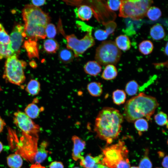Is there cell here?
Here are the masks:
<instances>
[{"label":"cell","instance_id":"obj_2","mask_svg":"<svg viewBox=\"0 0 168 168\" xmlns=\"http://www.w3.org/2000/svg\"><path fill=\"white\" fill-rule=\"evenodd\" d=\"M159 105L155 97L141 93L126 101L123 115L129 123L134 122L143 117L150 120Z\"/></svg>","mask_w":168,"mask_h":168},{"label":"cell","instance_id":"obj_18","mask_svg":"<svg viewBox=\"0 0 168 168\" xmlns=\"http://www.w3.org/2000/svg\"><path fill=\"white\" fill-rule=\"evenodd\" d=\"M114 42L120 50L126 51L129 49L131 47V43L129 38L125 35H121L117 36Z\"/></svg>","mask_w":168,"mask_h":168},{"label":"cell","instance_id":"obj_44","mask_svg":"<svg viewBox=\"0 0 168 168\" xmlns=\"http://www.w3.org/2000/svg\"><path fill=\"white\" fill-rule=\"evenodd\" d=\"M6 125L5 122L0 116V133L2 131Z\"/></svg>","mask_w":168,"mask_h":168},{"label":"cell","instance_id":"obj_20","mask_svg":"<svg viewBox=\"0 0 168 168\" xmlns=\"http://www.w3.org/2000/svg\"><path fill=\"white\" fill-rule=\"evenodd\" d=\"M118 71L116 67L113 64L106 66L101 75L102 78L106 80L114 79L117 76Z\"/></svg>","mask_w":168,"mask_h":168},{"label":"cell","instance_id":"obj_35","mask_svg":"<svg viewBox=\"0 0 168 168\" xmlns=\"http://www.w3.org/2000/svg\"><path fill=\"white\" fill-rule=\"evenodd\" d=\"M121 0H109L106 2L107 7L108 9L112 11H116L120 9Z\"/></svg>","mask_w":168,"mask_h":168},{"label":"cell","instance_id":"obj_50","mask_svg":"<svg viewBox=\"0 0 168 168\" xmlns=\"http://www.w3.org/2000/svg\"><path fill=\"white\" fill-rule=\"evenodd\" d=\"M4 28L2 25L0 23V30H2V29Z\"/></svg>","mask_w":168,"mask_h":168},{"label":"cell","instance_id":"obj_29","mask_svg":"<svg viewBox=\"0 0 168 168\" xmlns=\"http://www.w3.org/2000/svg\"><path fill=\"white\" fill-rule=\"evenodd\" d=\"M135 128L138 132L139 135L142 133L147 130L149 126L147 120L142 118L137 119L134 122Z\"/></svg>","mask_w":168,"mask_h":168},{"label":"cell","instance_id":"obj_23","mask_svg":"<svg viewBox=\"0 0 168 168\" xmlns=\"http://www.w3.org/2000/svg\"><path fill=\"white\" fill-rule=\"evenodd\" d=\"M25 90L31 95L35 96L38 95L40 90V84L38 80L32 79L28 83Z\"/></svg>","mask_w":168,"mask_h":168},{"label":"cell","instance_id":"obj_11","mask_svg":"<svg viewBox=\"0 0 168 168\" xmlns=\"http://www.w3.org/2000/svg\"><path fill=\"white\" fill-rule=\"evenodd\" d=\"M72 140L73 143L72 153V159L75 161L81 160L84 157L81 155V153L85 147V142L76 135L72 137Z\"/></svg>","mask_w":168,"mask_h":168},{"label":"cell","instance_id":"obj_49","mask_svg":"<svg viewBox=\"0 0 168 168\" xmlns=\"http://www.w3.org/2000/svg\"><path fill=\"white\" fill-rule=\"evenodd\" d=\"M3 148V145L2 142L0 141V153L2 152Z\"/></svg>","mask_w":168,"mask_h":168},{"label":"cell","instance_id":"obj_40","mask_svg":"<svg viewBox=\"0 0 168 168\" xmlns=\"http://www.w3.org/2000/svg\"><path fill=\"white\" fill-rule=\"evenodd\" d=\"M130 164L128 159L124 160L117 165L115 168H130Z\"/></svg>","mask_w":168,"mask_h":168},{"label":"cell","instance_id":"obj_38","mask_svg":"<svg viewBox=\"0 0 168 168\" xmlns=\"http://www.w3.org/2000/svg\"><path fill=\"white\" fill-rule=\"evenodd\" d=\"M10 42V37L6 32L4 28L0 30V43L9 44Z\"/></svg>","mask_w":168,"mask_h":168},{"label":"cell","instance_id":"obj_25","mask_svg":"<svg viewBox=\"0 0 168 168\" xmlns=\"http://www.w3.org/2000/svg\"><path fill=\"white\" fill-rule=\"evenodd\" d=\"M112 98L113 103L117 105L124 104L126 99V93L123 90L117 89L113 92Z\"/></svg>","mask_w":168,"mask_h":168},{"label":"cell","instance_id":"obj_14","mask_svg":"<svg viewBox=\"0 0 168 168\" xmlns=\"http://www.w3.org/2000/svg\"><path fill=\"white\" fill-rule=\"evenodd\" d=\"M103 157L102 154L96 156H93L90 154H87L85 158L83 157L80 160V164L84 168H91L96 164H101Z\"/></svg>","mask_w":168,"mask_h":168},{"label":"cell","instance_id":"obj_45","mask_svg":"<svg viewBox=\"0 0 168 168\" xmlns=\"http://www.w3.org/2000/svg\"><path fill=\"white\" fill-rule=\"evenodd\" d=\"M91 168H109L106 166L101 163L96 164L93 167Z\"/></svg>","mask_w":168,"mask_h":168},{"label":"cell","instance_id":"obj_39","mask_svg":"<svg viewBox=\"0 0 168 168\" xmlns=\"http://www.w3.org/2000/svg\"><path fill=\"white\" fill-rule=\"evenodd\" d=\"M77 23L79 27L82 30L86 31L87 32L92 31V27L90 26L85 24L84 23L80 21H77Z\"/></svg>","mask_w":168,"mask_h":168},{"label":"cell","instance_id":"obj_27","mask_svg":"<svg viewBox=\"0 0 168 168\" xmlns=\"http://www.w3.org/2000/svg\"><path fill=\"white\" fill-rule=\"evenodd\" d=\"M58 57L62 62L65 63H68L73 61L74 55L70 50L64 49H62L59 52Z\"/></svg>","mask_w":168,"mask_h":168},{"label":"cell","instance_id":"obj_8","mask_svg":"<svg viewBox=\"0 0 168 168\" xmlns=\"http://www.w3.org/2000/svg\"><path fill=\"white\" fill-rule=\"evenodd\" d=\"M91 33L92 31L88 32L81 39H77L74 34L66 36L67 48L73 51L75 57L82 55L88 49L95 44V41Z\"/></svg>","mask_w":168,"mask_h":168},{"label":"cell","instance_id":"obj_42","mask_svg":"<svg viewBox=\"0 0 168 168\" xmlns=\"http://www.w3.org/2000/svg\"><path fill=\"white\" fill-rule=\"evenodd\" d=\"M31 2L33 6L39 7L44 5L45 2V0H32Z\"/></svg>","mask_w":168,"mask_h":168},{"label":"cell","instance_id":"obj_1","mask_svg":"<svg viewBox=\"0 0 168 168\" xmlns=\"http://www.w3.org/2000/svg\"><path fill=\"white\" fill-rule=\"evenodd\" d=\"M124 117L118 110L103 107L95 120L94 130L97 136L110 144L118 137L121 131Z\"/></svg>","mask_w":168,"mask_h":168},{"label":"cell","instance_id":"obj_9","mask_svg":"<svg viewBox=\"0 0 168 168\" xmlns=\"http://www.w3.org/2000/svg\"><path fill=\"white\" fill-rule=\"evenodd\" d=\"M14 123L26 135L38 137L39 126L36 124L24 112L17 110L13 114Z\"/></svg>","mask_w":168,"mask_h":168},{"label":"cell","instance_id":"obj_41","mask_svg":"<svg viewBox=\"0 0 168 168\" xmlns=\"http://www.w3.org/2000/svg\"><path fill=\"white\" fill-rule=\"evenodd\" d=\"M49 168H64V166L61 162L54 161L50 164Z\"/></svg>","mask_w":168,"mask_h":168},{"label":"cell","instance_id":"obj_32","mask_svg":"<svg viewBox=\"0 0 168 168\" xmlns=\"http://www.w3.org/2000/svg\"><path fill=\"white\" fill-rule=\"evenodd\" d=\"M12 55L9 44H4L0 43V60Z\"/></svg>","mask_w":168,"mask_h":168},{"label":"cell","instance_id":"obj_47","mask_svg":"<svg viewBox=\"0 0 168 168\" xmlns=\"http://www.w3.org/2000/svg\"><path fill=\"white\" fill-rule=\"evenodd\" d=\"M164 51L165 54L168 56V42H167L166 44Z\"/></svg>","mask_w":168,"mask_h":168},{"label":"cell","instance_id":"obj_12","mask_svg":"<svg viewBox=\"0 0 168 168\" xmlns=\"http://www.w3.org/2000/svg\"><path fill=\"white\" fill-rule=\"evenodd\" d=\"M23 46L26 50L30 59L36 58H39V53L37 41L28 39L26 40Z\"/></svg>","mask_w":168,"mask_h":168},{"label":"cell","instance_id":"obj_53","mask_svg":"<svg viewBox=\"0 0 168 168\" xmlns=\"http://www.w3.org/2000/svg\"><path fill=\"white\" fill-rule=\"evenodd\" d=\"M73 168H79V167H74Z\"/></svg>","mask_w":168,"mask_h":168},{"label":"cell","instance_id":"obj_15","mask_svg":"<svg viewBox=\"0 0 168 168\" xmlns=\"http://www.w3.org/2000/svg\"><path fill=\"white\" fill-rule=\"evenodd\" d=\"M84 70L87 74L95 76L98 75L101 71L100 65L96 61H91L84 65Z\"/></svg>","mask_w":168,"mask_h":168},{"label":"cell","instance_id":"obj_51","mask_svg":"<svg viewBox=\"0 0 168 168\" xmlns=\"http://www.w3.org/2000/svg\"><path fill=\"white\" fill-rule=\"evenodd\" d=\"M130 168H139V167L137 166H132Z\"/></svg>","mask_w":168,"mask_h":168},{"label":"cell","instance_id":"obj_52","mask_svg":"<svg viewBox=\"0 0 168 168\" xmlns=\"http://www.w3.org/2000/svg\"><path fill=\"white\" fill-rule=\"evenodd\" d=\"M2 90V89L1 87L0 86V91H1Z\"/></svg>","mask_w":168,"mask_h":168},{"label":"cell","instance_id":"obj_33","mask_svg":"<svg viewBox=\"0 0 168 168\" xmlns=\"http://www.w3.org/2000/svg\"><path fill=\"white\" fill-rule=\"evenodd\" d=\"M148 150L146 149L144 156L140 161L139 168H152V164L148 156Z\"/></svg>","mask_w":168,"mask_h":168},{"label":"cell","instance_id":"obj_21","mask_svg":"<svg viewBox=\"0 0 168 168\" xmlns=\"http://www.w3.org/2000/svg\"><path fill=\"white\" fill-rule=\"evenodd\" d=\"M87 89L89 94L93 97L100 96L103 92L102 86L99 82H93L89 83L87 85Z\"/></svg>","mask_w":168,"mask_h":168},{"label":"cell","instance_id":"obj_5","mask_svg":"<svg viewBox=\"0 0 168 168\" xmlns=\"http://www.w3.org/2000/svg\"><path fill=\"white\" fill-rule=\"evenodd\" d=\"M101 164L109 168H115L122 161L128 159V151L124 142L119 140L115 144L102 149Z\"/></svg>","mask_w":168,"mask_h":168},{"label":"cell","instance_id":"obj_19","mask_svg":"<svg viewBox=\"0 0 168 168\" xmlns=\"http://www.w3.org/2000/svg\"><path fill=\"white\" fill-rule=\"evenodd\" d=\"M48 145L47 142L45 141L41 143L34 158L35 163L40 164L46 158L48 152L46 150Z\"/></svg>","mask_w":168,"mask_h":168},{"label":"cell","instance_id":"obj_16","mask_svg":"<svg viewBox=\"0 0 168 168\" xmlns=\"http://www.w3.org/2000/svg\"><path fill=\"white\" fill-rule=\"evenodd\" d=\"M93 10L89 6L83 5H81L76 11L78 17L83 21H88L92 17Z\"/></svg>","mask_w":168,"mask_h":168},{"label":"cell","instance_id":"obj_55","mask_svg":"<svg viewBox=\"0 0 168 168\" xmlns=\"http://www.w3.org/2000/svg\"></svg>","mask_w":168,"mask_h":168},{"label":"cell","instance_id":"obj_46","mask_svg":"<svg viewBox=\"0 0 168 168\" xmlns=\"http://www.w3.org/2000/svg\"><path fill=\"white\" fill-rule=\"evenodd\" d=\"M30 168H45L44 167L41 165L40 164L35 163V164L32 165Z\"/></svg>","mask_w":168,"mask_h":168},{"label":"cell","instance_id":"obj_31","mask_svg":"<svg viewBox=\"0 0 168 168\" xmlns=\"http://www.w3.org/2000/svg\"><path fill=\"white\" fill-rule=\"evenodd\" d=\"M154 119L157 124L161 126H166L168 128V119L167 115L161 111L154 116Z\"/></svg>","mask_w":168,"mask_h":168},{"label":"cell","instance_id":"obj_34","mask_svg":"<svg viewBox=\"0 0 168 168\" xmlns=\"http://www.w3.org/2000/svg\"><path fill=\"white\" fill-rule=\"evenodd\" d=\"M45 32L46 36L49 39H53L56 36L57 30L55 26L53 24L49 23L45 28Z\"/></svg>","mask_w":168,"mask_h":168},{"label":"cell","instance_id":"obj_4","mask_svg":"<svg viewBox=\"0 0 168 168\" xmlns=\"http://www.w3.org/2000/svg\"><path fill=\"white\" fill-rule=\"evenodd\" d=\"M153 1L150 0H122L119 14L122 17L138 20L146 16Z\"/></svg>","mask_w":168,"mask_h":168},{"label":"cell","instance_id":"obj_48","mask_svg":"<svg viewBox=\"0 0 168 168\" xmlns=\"http://www.w3.org/2000/svg\"><path fill=\"white\" fill-rule=\"evenodd\" d=\"M30 65L31 67L33 68H35L37 66L36 63L34 61H31L30 63Z\"/></svg>","mask_w":168,"mask_h":168},{"label":"cell","instance_id":"obj_24","mask_svg":"<svg viewBox=\"0 0 168 168\" xmlns=\"http://www.w3.org/2000/svg\"><path fill=\"white\" fill-rule=\"evenodd\" d=\"M43 46L44 50L49 54L56 53L59 48L58 43L52 39H48L45 40Z\"/></svg>","mask_w":168,"mask_h":168},{"label":"cell","instance_id":"obj_7","mask_svg":"<svg viewBox=\"0 0 168 168\" xmlns=\"http://www.w3.org/2000/svg\"><path fill=\"white\" fill-rule=\"evenodd\" d=\"M22 16L26 26H41L45 27L50 19L49 15L39 7L27 4L22 11Z\"/></svg>","mask_w":168,"mask_h":168},{"label":"cell","instance_id":"obj_54","mask_svg":"<svg viewBox=\"0 0 168 168\" xmlns=\"http://www.w3.org/2000/svg\"><path fill=\"white\" fill-rule=\"evenodd\" d=\"M167 144L168 145V139L167 141Z\"/></svg>","mask_w":168,"mask_h":168},{"label":"cell","instance_id":"obj_3","mask_svg":"<svg viewBox=\"0 0 168 168\" xmlns=\"http://www.w3.org/2000/svg\"><path fill=\"white\" fill-rule=\"evenodd\" d=\"M26 66V62L19 59L16 56L7 58L5 63L3 78L7 82L21 86L26 80L24 70Z\"/></svg>","mask_w":168,"mask_h":168},{"label":"cell","instance_id":"obj_17","mask_svg":"<svg viewBox=\"0 0 168 168\" xmlns=\"http://www.w3.org/2000/svg\"><path fill=\"white\" fill-rule=\"evenodd\" d=\"M150 35L152 39L158 40L163 39L166 34L162 26L160 24H156L153 26L150 29Z\"/></svg>","mask_w":168,"mask_h":168},{"label":"cell","instance_id":"obj_36","mask_svg":"<svg viewBox=\"0 0 168 168\" xmlns=\"http://www.w3.org/2000/svg\"><path fill=\"white\" fill-rule=\"evenodd\" d=\"M109 35L105 30L98 29L95 31L94 33L95 38L99 40H105Z\"/></svg>","mask_w":168,"mask_h":168},{"label":"cell","instance_id":"obj_43","mask_svg":"<svg viewBox=\"0 0 168 168\" xmlns=\"http://www.w3.org/2000/svg\"><path fill=\"white\" fill-rule=\"evenodd\" d=\"M162 165L164 168H168V155L164 158L162 162Z\"/></svg>","mask_w":168,"mask_h":168},{"label":"cell","instance_id":"obj_30","mask_svg":"<svg viewBox=\"0 0 168 168\" xmlns=\"http://www.w3.org/2000/svg\"><path fill=\"white\" fill-rule=\"evenodd\" d=\"M161 14V12L159 8L155 6H152L147 10L146 15L150 20L155 21L160 18Z\"/></svg>","mask_w":168,"mask_h":168},{"label":"cell","instance_id":"obj_26","mask_svg":"<svg viewBox=\"0 0 168 168\" xmlns=\"http://www.w3.org/2000/svg\"><path fill=\"white\" fill-rule=\"evenodd\" d=\"M154 48L152 42L148 40H144L141 42L139 44L138 49L140 52L144 55L151 54Z\"/></svg>","mask_w":168,"mask_h":168},{"label":"cell","instance_id":"obj_13","mask_svg":"<svg viewBox=\"0 0 168 168\" xmlns=\"http://www.w3.org/2000/svg\"><path fill=\"white\" fill-rule=\"evenodd\" d=\"M38 101L37 99H35L32 103L29 104L25 108L24 111L26 114L31 119L37 118L40 113L44 110L43 107L39 108L36 104Z\"/></svg>","mask_w":168,"mask_h":168},{"label":"cell","instance_id":"obj_6","mask_svg":"<svg viewBox=\"0 0 168 168\" xmlns=\"http://www.w3.org/2000/svg\"><path fill=\"white\" fill-rule=\"evenodd\" d=\"M121 50L115 42L111 40L103 41L96 48L95 59L100 65H114L119 61Z\"/></svg>","mask_w":168,"mask_h":168},{"label":"cell","instance_id":"obj_10","mask_svg":"<svg viewBox=\"0 0 168 168\" xmlns=\"http://www.w3.org/2000/svg\"><path fill=\"white\" fill-rule=\"evenodd\" d=\"M10 37L9 45L12 55L17 57L19 54L24 38L25 37L24 33V26L20 24H15Z\"/></svg>","mask_w":168,"mask_h":168},{"label":"cell","instance_id":"obj_37","mask_svg":"<svg viewBox=\"0 0 168 168\" xmlns=\"http://www.w3.org/2000/svg\"><path fill=\"white\" fill-rule=\"evenodd\" d=\"M103 24L105 27V30L109 35L114 32L117 26L116 23L113 21L104 22Z\"/></svg>","mask_w":168,"mask_h":168},{"label":"cell","instance_id":"obj_28","mask_svg":"<svg viewBox=\"0 0 168 168\" xmlns=\"http://www.w3.org/2000/svg\"><path fill=\"white\" fill-rule=\"evenodd\" d=\"M139 85L135 80L129 81L125 87V92L129 96H133L137 94L139 88Z\"/></svg>","mask_w":168,"mask_h":168},{"label":"cell","instance_id":"obj_22","mask_svg":"<svg viewBox=\"0 0 168 168\" xmlns=\"http://www.w3.org/2000/svg\"><path fill=\"white\" fill-rule=\"evenodd\" d=\"M7 163L10 168H20L23 164V160L20 155L14 153L9 155L7 158Z\"/></svg>","mask_w":168,"mask_h":168}]
</instances>
